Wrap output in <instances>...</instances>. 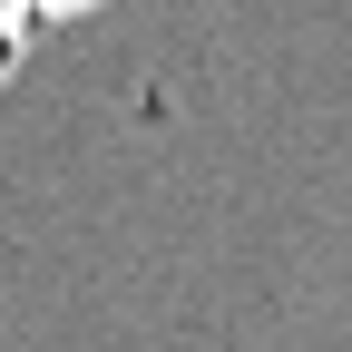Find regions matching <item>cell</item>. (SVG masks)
<instances>
[{
    "mask_svg": "<svg viewBox=\"0 0 352 352\" xmlns=\"http://www.w3.org/2000/svg\"><path fill=\"white\" fill-rule=\"evenodd\" d=\"M30 59V10H20V0H0V78H10Z\"/></svg>",
    "mask_w": 352,
    "mask_h": 352,
    "instance_id": "1",
    "label": "cell"
},
{
    "mask_svg": "<svg viewBox=\"0 0 352 352\" xmlns=\"http://www.w3.org/2000/svg\"><path fill=\"white\" fill-rule=\"evenodd\" d=\"M30 20H78V10H98V0H20Z\"/></svg>",
    "mask_w": 352,
    "mask_h": 352,
    "instance_id": "2",
    "label": "cell"
}]
</instances>
